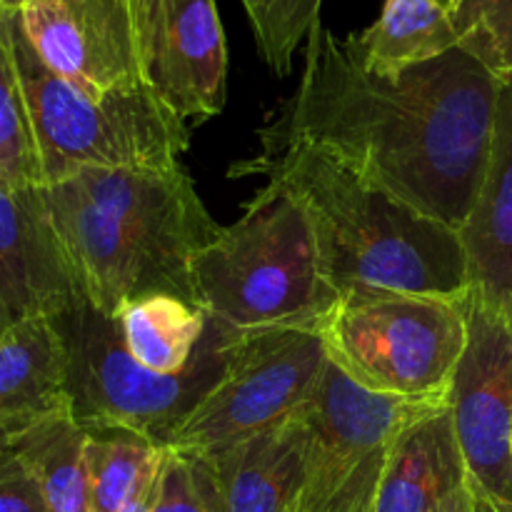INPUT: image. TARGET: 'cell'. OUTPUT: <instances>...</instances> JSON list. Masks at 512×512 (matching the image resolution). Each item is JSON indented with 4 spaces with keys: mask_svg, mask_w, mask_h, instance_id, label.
Returning <instances> with one entry per match:
<instances>
[{
    "mask_svg": "<svg viewBox=\"0 0 512 512\" xmlns=\"http://www.w3.org/2000/svg\"><path fill=\"white\" fill-rule=\"evenodd\" d=\"M190 275L198 308L240 333L315 325L338 300L305 210L273 180L195 255Z\"/></svg>",
    "mask_w": 512,
    "mask_h": 512,
    "instance_id": "277c9868",
    "label": "cell"
},
{
    "mask_svg": "<svg viewBox=\"0 0 512 512\" xmlns=\"http://www.w3.org/2000/svg\"><path fill=\"white\" fill-rule=\"evenodd\" d=\"M150 512H223L213 470L203 455L165 448Z\"/></svg>",
    "mask_w": 512,
    "mask_h": 512,
    "instance_id": "d4e9b609",
    "label": "cell"
},
{
    "mask_svg": "<svg viewBox=\"0 0 512 512\" xmlns=\"http://www.w3.org/2000/svg\"><path fill=\"white\" fill-rule=\"evenodd\" d=\"M5 13L8 10L0 8V178L15 185H43L33 130L5 35Z\"/></svg>",
    "mask_w": 512,
    "mask_h": 512,
    "instance_id": "7402d4cb",
    "label": "cell"
},
{
    "mask_svg": "<svg viewBox=\"0 0 512 512\" xmlns=\"http://www.w3.org/2000/svg\"><path fill=\"white\" fill-rule=\"evenodd\" d=\"M85 440L88 430L65 405L8 443L10 453L33 473L48 512H90Z\"/></svg>",
    "mask_w": 512,
    "mask_h": 512,
    "instance_id": "d6986e66",
    "label": "cell"
},
{
    "mask_svg": "<svg viewBox=\"0 0 512 512\" xmlns=\"http://www.w3.org/2000/svg\"><path fill=\"white\" fill-rule=\"evenodd\" d=\"M500 88L503 80L460 45L383 78L318 23L300 85L260 138L313 145L410 208L460 230L483 183Z\"/></svg>",
    "mask_w": 512,
    "mask_h": 512,
    "instance_id": "6da1fadb",
    "label": "cell"
},
{
    "mask_svg": "<svg viewBox=\"0 0 512 512\" xmlns=\"http://www.w3.org/2000/svg\"><path fill=\"white\" fill-rule=\"evenodd\" d=\"M30 0H0V8L3 10H13V13H18L23 5H28Z\"/></svg>",
    "mask_w": 512,
    "mask_h": 512,
    "instance_id": "f1b7e54d",
    "label": "cell"
},
{
    "mask_svg": "<svg viewBox=\"0 0 512 512\" xmlns=\"http://www.w3.org/2000/svg\"><path fill=\"white\" fill-rule=\"evenodd\" d=\"M465 295L348 290L315 330L330 363L360 388L395 398H448L468 343Z\"/></svg>",
    "mask_w": 512,
    "mask_h": 512,
    "instance_id": "52a82bcc",
    "label": "cell"
},
{
    "mask_svg": "<svg viewBox=\"0 0 512 512\" xmlns=\"http://www.w3.org/2000/svg\"><path fill=\"white\" fill-rule=\"evenodd\" d=\"M435 512H478V505H475V498L473 493H470V488H463L458 490L453 498L445 500V503Z\"/></svg>",
    "mask_w": 512,
    "mask_h": 512,
    "instance_id": "4316f807",
    "label": "cell"
},
{
    "mask_svg": "<svg viewBox=\"0 0 512 512\" xmlns=\"http://www.w3.org/2000/svg\"><path fill=\"white\" fill-rule=\"evenodd\" d=\"M113 320L128 353L140 365L163 375L188 368L208 328V313L175 295L130 300Z\"/></svg>",
    "mask_w": 512,
    "mask_h": 512,
    "instance_id": "ffe728a7",
    "label": "cell"
},
{
    "mask_svg": "<svg viewBox=\"0 0 512 512\" xmlns=\"http://www.w3.org/2000/svg\"><path fill=\"white\" fill-rule=\"evenodd\" d=\"M18 18L40 60L85 93L143 85L128 0H30Z\"/></svg>",
    "mask_w": 512,
    "mask_h": 512,
    "instance_id": "7c38bea8",
    "label": "cell"
},
{
    "mask_svg": "<svg viewBox=\"0 0 512 512\" xmlns=\"http://www.w3.org/2000/svg\"><path fill=\"white\" fill-rule=\"evenodd\" d=\"M78 295L40 185L0 178V335L25 320L63 313Z\"/></svg>",
    "mask_w": 512,
    "mask_h": 512,
    "instance_id": "4fadbf2b",
    "label": "cell"
},
{
    "mask_svg": "<svg viewBox=\"0 0 512 512\" xmlns=\"http://www.w3.org/2000/svg\"><path fill=\"white\" fill-rule=\"evenodd\" d=\"M78 293L108 318L130 300L195 303L193 258L220 235L193 178L173 170L80 168L40 185Z\"/></svg>",
    "mask_w": 512,
    "mask_h": 512,
    "instance_id": "7a4b0ae2",
    "label": "cell"
},
{
    "mask_svg": "<svg viewBox=\"0 0 512 512\" xmlns=\"http://www.w3.org/2000/svg\"><path fill=\"white\" fill-rule=\"evenodd\" d=\"M53 325L68 360V403L85 430H128L170 448L178 430L220 383L243 333L208 315V328L183 373L163 375L140 365L123 345L115 320L83 295Z\"/></svg>",
    "mask_w": 512,
    "mask_h": 512,
    "instance_id": "8992f818",
    "label": "cell"
},
{
    "mask_svg": "<svg viewBox=\"0 0 512 512\" xmlns=\"http://www.w3.org/2000/svg\"><path fill=\"white\" fill-rule=\"evenodd\" d=\"M260 55L278 78L293 70L295 53L320 23L323 0H240Z\"/></svg>",
    "mask_w": 512,
    "mask_h": 512,
    "instance_id": "603a6c76",
    "label": "cell"
},
{
    "mask_svg": "<svg viewBox=\"0 0 512 512\" xmlns=\"http://www.w3.org/2000/svg\"><path fill=\"white\" fill-rule=\"evenodd\" d=\"M0 512H48L33 473L8 448L0 450Z\"/></svg>",
    "mask_w": 512,
    "mask_h": 512,
    "instance_id": "484cf974",
    "label": "cell"
},
{
    "mask_svg": "<svg viewBox=\"0 0 512 512\" xmlns=\"http://www.w3.org/2000/svg\"><path fill=\"white\" fill-rule=\"evenodd\" d=\"M165 448L128 430L93 428L85 440L90 512H118L160 473Z\"/></svg>",
    "mask_w": 512,
    "mask_h": 512,
    "instance_id": "44dd1931",
    "label": "cell"
},
{
    "mask_svg": "<svg viewBox=\"0 0 512 512\" xmlns=\"http://www.w3.org/2000/svg\"><path fill=\"white\" fill-rule=\"evenodd\" d=\"M435 5H440V8L445 10V13L448 15H453L455 10H458V5H460V0H433Z\"/></svg>",
    "mask_w": 512,
    "mask_h": 512,
    "instance_id": "f546056e",
    "label": "cell"
},
{
    "mask_svg": "<svg viewBox=\"0 0 512 512\" xmlns=\"http://www.w3.org/2000/svg\"><path fill=\"white\" fill-rule=\"evenodd\" d=\"M68 403V360L50 318H33L0 335V450Z\"/></svg>",
    "mask_w": 512,
    "mask_h": 512,
    "instance_id": "e0dca14e",
    "label": "cell"
},
{
    "mask_svg": "<svg viewBox=\"0 0 512 512\" xmlns=\"http://www.w3.org/2000/svg\"><path fill=\"white\" fill-rule=\"evenodd\" d=\"M140 83L183 120L228 100V43L215 0H128Z\"/></svg>",
    "mask_w": 512,
    "mask_h": 512,
    "instance_id": "8fae6325",
    "label": "cell"
},
{
    "mask_svg": "<svg viewBox=\"0 0 512 512\" xmlns=\"http://www.w3.org/2000/svg\"><path fill=\"white\" fill-rule=\"evenodd\" d=\"M325 365L328 353L315 325L243 333L220 383L170 448L208 458L275 428L313 398Z\"/></svg>",
    "mask_w": 512,
    "mask_h": 512,
    "instance_id": "9c48e42d",
    "label": "cell"
},
{
    "mask_svg": "<svg viewBox=\"0 0 512 512\" xmlns=\"http://www.w3.org/2000/svg\"><path fill=\"white\" fill-rule=\"evenodd\" d=\"M450 20L460 48L512 83V0H460Z\"/></svg>",
    "mask_w": 512,
    "mask_h": 512,
    "instance_id": "cb8c5ba5",
    "label": "cell"
},
{
    "mask_svg": "<svg viewBox=\"0 0 512 512\" xmlns=\"http://www.w3.org/2000/svg\"><path fill=\"white\" fill-rule=\"evenodd\" d=\"M265 175L305 210L320 270L335 295L348 290L463 298L470 290L460 233L300 140L263 143L230 175Z\"/></svg>",
    "mask_w": 512,
    "mask_h": 512,
    "instance_id": "3957f363",
    "label": "cell"
},
{
    "mask_svg": "<svg viewBox=\"0 0 512 512\" xmlns=\"http://www.w3.org/2000/svg\"><path fill=\"white\" fill-rule=\"evenodd\" d=\"M205 460L223 512H300L308 465L303 408L275 428Z\"/></svg>",
    "mask_w": 512,
    "mask_h": 512,
    "instance_id": "9a60e30c",
    "label": "cell"
},
{
    "mask_svg": "<svg viewBox=\"0 0 512 512\" xmlns=\"http://www.w3.org/2000/svg\"><path fill=\"white\" fill-rule=\"evenodd\" d=\"M5 35L25 113L33 130L43 185L80 168L173 170L190 145L183 118L145 85L90 95L48 68L28 43L18 13H5Z\"/></svg>",
    "mask_w": 512,
    "mask_h": 512,
    "instance_id": "5b68a950",
    "label": "cell"
},
{
    "mask_svg": "<svg viewBox=\"0 0 512 512\" xmlns=\"http://www.w3.org/2000/svg\"><path fill=\"white\" fill-rule=\"evenodd\" d=\"M158 475H160V473H158ZM155 493H158V478H155L153 483H150L148 488L143 490V493L135 495V498L130 500V503L125 505L123 510H118V512H150V508H153Z\"/></svg>",
    "mask_w": 512,
    "mask_h": 512,
    "instance_id": "83f0119b",
    "label": "cell"
},
{
    "mask_svg": "<svg viewBox=\"0 0 512 512\" xmlns=\"http://www.w3.org/2000/svg\"><path fill=\"white\" fill-rule=\"evenodd\" d=\"M463 488L468 468L448 403L400 430L373 512H435Z\"/></svg>",
    "mask_w": 512,
    "mask_h": 512,
    "instance_id": "2e32d148",
    "label": "cell"
},
{
    "mask_svg": "<svg viewBox=\"0 0 512 512\" xmlns=\"http://www.w3.org/2000/svg\"><path fill=\"white\" fill-rule=\"evenodd\" d=\"M468 343L448 403L478 512H512V320L465 295Z\"/></svg>",
    "mask_w": 512,
    "mask_h": 512,
    "instance_id": "30bf717a",
    "label": "cell"
},
{
    "mask_svg": "<svg viewBox=\"0 0 512 512\" xmlns=\"http://www.w3.org/2000/svg\"><path fill=\"white\" fill-rule=\"evenodd\" d=\"M365 70L395 78L458 48L453 20L433 0H385L380 18L345 40Z\"/></svg>",
    "mask_w": 512,
    "mask_h": 512,
    "instance_id": "ac0fdd59",
    "label": "cell"
},
{
    "mask_svg": "<svg viewBox=\"0 0 512 512\" xmlns=\"http://www.w3.org/2000/svg\"><path fill=\"white\" fill-rule=\"evenodd\" d=\"M458 233L470 295L512 320V83L500 88L483 183Z\"/></svg>",
    "mask_w": 512,
    "mask_h": 512,
    "instance_id": "5bb4252c",
    "label": "cell"
},
{
    "mask_svg": "<svg viewBox=\"0 0 512 512\" xmlns=\"http://www.w3.org/2000/svg\"><path fill=\"white\" fill-rule=\"evenodd\" d=\"M448 405V398L370 393L328 360L303 405L308 465L300 512H373L390 448L405 425Z\"/></svg>",
    "mask_w": 512,
    "mask_h": 512,
    "instance_id": "ba28073f",
    "label": "cell"
}]
</instances>
